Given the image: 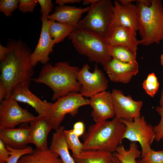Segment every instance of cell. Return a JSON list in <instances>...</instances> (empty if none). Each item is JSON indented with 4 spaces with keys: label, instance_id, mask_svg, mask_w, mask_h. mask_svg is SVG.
Listing matches in <instances>:
<instances>
[{
    "label": "cell",
    "instance_id": "obj_1",
    "mask_svg": "<svg viewBox=\"0 0 163 163\" xmlns=\"http://www.w3.org/2000/svg\"><path fill=\"white\" fill-rule=\"evenodd\" d=\"M8 51L0 61V101L9 97L13 88L23 83L30 88L34 74L31 59V48L21 39L7 42Z\"/></svg>",
    "mask_w": 163,
    "mask_h": 163
},
{
    "label": "cell",
    "instance_id": "obj_14",
    "mask_svg": "<svg viewBox=\"0 0 163 163\" xmlns=\"http://www.w3.org/2000/svg\"><path fill=\"white\" fill-rule=\"evenodd\" d=\"M90 98L89 105L93 109L91 116L95 123L115 117L111 93L106 91L96 94Z\"/></svg>",
    "mask_w": 163,
    "mask_h": 163
},
{
    "label": "cell",
    "instance_id": "obj_29",
    "mask_svg": "<svg viewBox=\"0 0 163 163\" xmlns=\"http://www.w3.org/2000/svg\"><path fill=\"white\" fill-rule=\"evenodd\" d=\"M6 146L11 152V155L6 163H18L22 156L32 153L33 150L30 146H27L25 148L21 149H13L7 145Z\"/></svg>",
    "mask_w": 163,
    "mask_h": 163
},
{
    "label": "cell",
    "instance_id": "obj_22",
    "mask_svg": "<svg viewBox=\"0 0 163 163\" xmlns=\"http://www.w3.org/2000/svg\"><path fill=\"white\" fill-rule=\"evenodd\" d=\"M76 163H113V153L97 150L83 151L78 155H72Z\"/></svg>",
    "mask_w": 163,
    "mask_h": 163
},
{
    "label": "cell",
    "instance_id": "obj_35",
    "mask_svg": "<svg viewBox=\"0 0 163 163\" xmlns=\"http://www.w3.org/2000/svg\"><path fill=\"white\" fill-rule=\"evenodd\" d=\"M10 155V151L0 139V163H6Z\"/></svg>",
    "mask_w": 163,
    "mask_h": 163
},
{
    "label": "cell",
    "instance_id": "obj_45",
    "mask_svg": "<svg viewBox=\"0 0 163 163\" xmlns=\"http://www.w3.org/2000/svg\"><path fill=\"white\" fill-rule=\"evenodd\" d=\"M137 163H144L142 161L141 159H138L137 160Z\"/></svg>",
    "mask_w": 163,
    "mask_h": 163
},
{
    "label": "cell",
    "instance_id": "obj_4",
    "mask_svg": "<svg viewBox=\"0 0 163 163\" xmlns=\"http://www.w3.org/2000/svg\"><path fill=\"white\" fill-rule=\"evenodd\" d=\"M140 44L148 46L159 44L163 40V5L161 0H151L148 6L137 1Z\"/></svg>",
    "mask_w": 163,
    "mask_h": 163
},
{
    "label": "cell",
    "instance_id": "obj_25",
    "mask_svg": "<svg viewBox=\"0 0 163 163\" xmlns=\"http://www.w3.org/2000/svg\"><path fill=\"white\" fill-rule=\"evenodd\" d=\"M73 26L51 20L49 31L55 44L62 42L74 30Z\"/></svg>",
    "mask_w": 163,
    "mask_h": 163
},
{
    "label": "cell",
    "instance_id": "obj_3",
    "mask_svg": "<svg viewBox=\"0 0 163 163\" xmlns=\"http://www.w3.org/2000/svg\"><path fill=\"white\" fill-rule=\"evenodd\" d=\"M126 126L116 117L90 125L83 135V150H102L113 153L121 145Z\"/></svg>",
    "mask_w": 163,
    "mask_h": 163
},
{
    "label": "cell",
    "instance_id": "obj_5",
    "mask_svg": "<svg viewBox=\"0 0 163 163\" xmlns=\"http://www.w3.org/2000/svg\"><path fill=\"white\" fill-rule=\"evenodd\" d=\"M89 7L74 30L89 31L107 40L114 26L113 4L110 0H97Z\"/></svg>",
    "mask_w": 163,
    "mask_h": 163
},
{
    "label": "cell",
    "instance_id": "obj_43",
    "mask_svg": "<svg viewBox=\"0 0 163 163\" xmlns=\"http://www.w3.org/2000/svg\"><path fill=\"white\" fill-rule=\"evenodd\" d=\"M113 163H122V162L117 158L114 156Z\"/></svg>",
    "mask_w": 163,
    "mask_h": 163
},
{
    "label": "cell",
    "instance_id": "obj_19",
    "mask_svg": "<svg viewBox=\"0 0 163 163\" xmlns=\"http://www.w3.org/2000/svg\"><path fill=\"white\" fill-rule=\"evenodd\" d=\"M136 35V31L131 28L115 25L107 40L110 46H124L136 52L140 43Z\"/></svg>",
    "mask_w": 163,
    "mask_h": 163
},
{
    "label": "cell",
    "instance_id": "obj_23",
    "mask_svg": "<svg viewBox=\"0 0 163 163\" xmlns=\"http://www.w3.org/2000/svg\"><path fill=\"white\" fill-rule=\"evenodd\" d=\"M18 163H63L59 155L51 150H42L36 148L32 153L22 156Z\"/></svg>",
    "mask_w": 163,
    "mask_h": 163
},
{
    "label": "cell",
    "instance_id": "obj_28",
    "mask_svg": "<svg viewBox=\"0 0 163 163\" xmlns=\"http://www.w3.org/2000/svg\"><path fill=\"white\" fill-rule=\"evenodd\" d=\"M159 83L155 74L152 73L149 74L143 82L142 87L146 93L152 97H154L157 92Z\"/></svg>",
    "mask_w": 163,
    "mask_h": 163
},
{
    "label": "cell",
    "instance_id": "obj_37",
    "mask_svg": "<svg viewBox=\"0 0 163 163\" xmlns=\"http://www.w3.org/2000/svg\"><path fill=\"white\" fill-rule=\"evenodd\" d=\"M82 1L81 0H56L55 1V3L59 5H63L67 4H74L79 3Z\"/></svg>",
    "mask_w": 163,
    "mask_h": 163
},
{
    "label": "cell",
    "instance_id": "obj_21",
    "mask_svg": "<svg viewBox=\"0 0 163 163\" xmlns=\"http://www.w3.org/2000/svg\"><path fill=\"white\" fill-rule=\"evenodd\" d=\"M65 128L61 126L55 130L52 137L49 149L57 154L63 163H76L69 153L64 133Z\"/></svg>",
    "mask_w": 163,
    "mask_h": 163
},
{
    "label": "cell",
    "instance_id": "obj_18",
    "mask_svg": "<svg viewBox=\"0 0 163 163\" xmlns=\"http://www.w3.org/2000/svg\"><path fill=\"white\" fill-rule=\"evenodd\" d=\"M30 131V125L26 123L18 128L0 129V139L11 148L23 149L29 143Z\"/></svg>",
    "mask_w": 163,
    "mask_h": 163
},
{
    "label": "cell",
    "instance_id": "obj_9",
    "mask_svg": "<svg viewBox=\"0 0 163 163\" xmlns=\"http://www.w3.org/2000/svg\"><path fill=\"white\" fill-rule=\"evenodd\" d=\"M0 103V129L14 128L20 124L30 123L36 117L20 106L10 95Z\"/></svg>",
    "mask_w": 163,
    "mask_h": 163
},
{
    "label": "cell",
    "instance_id": "obj_41",
    "mask_svg": "<svg viewBox=\"0 0 163 163\" xmlns=\"http://www.w3.org/2000/svg\"><path fill=\"white\" fill-rule=\"evenodd\" d=\"M140 2L142 3L145 5L149 6L151 5V0H139Z\"/></svg>",
    "mask_w": 163,
    "mask_h": 163
},
{
    "label": "cell",
    "instance_id": "obj_27",
    "mask_svg": "<svg viewBox=\"0 0 163 163\" xmlns=\"http://www.w3.org/2000/svg\"><path fill=\"white\" fill-rule=\"evenodd\" d=\"M65 139L68 148L72 152V155H78L83 151V143L81 142L78 136L74 133L72 129L65 130Z\"/></svg>",
    "mask_w": 163,
    "mask_h": 163
},
{
    "label": "cell",
    "instance_id": "obj_2",
    "mask_svg": "<svg viewBox=\"0 0 163 163\" xmlns=\"http://www.w3.org/2000/svg\"><path fill=\"white\" fill-rule=\"evenodd\" d=\"M80 69L66 61L59 62L54 66L48 63L42 67L38 77L32 78L35 82L44 84L53 91V101L72 92H79L81 86L77 80Z\"/></svg>",
    "mask_w": 163,
    "mask_h": 163
},
{
    "label": "cell",
    "instance_id": "obj_26",
    "mask_svg": "<svg viewBox=\"0 0 163 163\" xmlns=\"http://www.w3.org/2000/svg\"><path fill=\"white\" fill-rule=\"evenodd\" d=\"M110 53L113 59L126 63L137 62L136 52L123 46H110Z\"/></svg>",
    "mask_w": 163,
    "mask_h": 163
},
{
    "label": "cell",
    "instance_id": "obj_33",
    "mask_svg": "<svg viewBox=\"0 0 163 163\" xmlns=\"http://www.w3.org/2000/svg\"><path fill=\"white\" fill-rule=\"evenodd\" d=\"M36 0H20L18 5L19 10L23 13H32L37 5Z\"/></svg>",
    "mask_w": 163,
    "mask_h": 163
},
{
    "label": "cell",
    "instance_id": "obj_31",
    "mask_svg": "<svg viewBox=\"0 0 163 163\" xmlns=\"http://www.w3.org/2000/svg\"><path fill=\"white\" fill-rule=\"evenodd\" d=\"M141 160L144 163H163V150L155 151L151 149Z\"/></svg>",
    "mask_w": 163,
    "mask_h": 163
},
{
    "label": "cell",
    "instance_id": "obj_42",
    "mask_svg": "<svg viewBox=\"0 0 163 163\" xmlns=\"http://www.w3.org/2000/svg\"><path fill=\"white\" fill-rule=\"evenodd\" d=\"M159 104L160 106L163 107V87L161 91Z\"/></svg>",
    "mask_w": 163,
    "mask_h": 163
},
{
    "label": "cell",
    "instance_id": "obj_7",
    "mask_svg": "<svg viewBox=\"0 0 163 163\" xmlns=\"http://www.w3.org/2000/svg\"><path fill=\"white\" fill-rule=\"evenodd\" d=\"M89 99L76 92L58 99L53 103L49 116L53 129L56 130L60 127L66 114L75 117L78 113L80 107L89 105Z\"/></svg>",
    "mask_w": 163,
    "mask_h": 163
},
{
    "label": "cell",
    "instance_id": "obj_30",
    "mask_svg": "<svg viewBox=\"0 0 163 163\" xmlns=\"http://www.w3.org/2000/svg\"><path fill=\"white\" fill-rule=\"evenodd\" d=\"M19 0H1L0 11L7 17H11L12 12L18 8Z\"/></svg>",
    "mask_w": 163,
    "mask_h": 163
},
{
    "label": "cell",
    "instance_id": "obj_34",
    "mask_svg": "<svg viewBox=\"0 0 163 163\" xmlns=\"http://www.w3.org/2000/svg\"><path fill=\"white\" fill-rule=\"evenodd\" d=\"M40 4L41 9L40 12L42 13V16L48 18L50 13L53 7V5L51 0H36Z\"/></svg>",
    "mask_w": 163,
    "mask_h": 163
},
{
    "label": "cell",
    "instance_id": "obj_11",
    "mask_svg": "<svg viewBox=\"0 0 163 163\" xmlns=\"http://www.w3.org/2000/svg\"><path fill=\"white\" fill-rule=\"evenodd\" d=\"M111 95L115 117L130 121L140 116L142 101H135L130 95L126 96L121 91L116 89L112 91Z\"/></svg>",
    "mask_w": 163,
    "mask_h": 163
},
{
    "label": "cell",
    "instance_id": "obj_13",
    "mask_svg": "<svg viewBox=\"0 0 163 163\" xmlns=\"http://www.w3.org/2000/svg\"><path fill=\"white\" fill-rule=\"evenodd\" d=\"M10 95L17 102L27 104L34 108L38 115L49 117L53 103L41 100L29 90L23 83L16 85L12 89Z\"/></svg>",
    "mask_w": 163,
    "mask_h": 163
},
{
    "label": "cell",
    "instance_id": "obj_12",
    "mask_svg": "<svg viewBox=\"0 0 163 163\" xmlns=\"http://www.w3.org/2000/svg\"><path fill=\"white\" fill-rule=\"evenodd\" d=\"M42 25L38 43L31 55V59L34 67L40 62L44 65L50 60L49 56L53 51L55 43L50 34L49 29L51 20L45 17L41 16Z\"/></svg>",
    "mask_w": 163,
    "mask_h": 163
},
{
    "label": "cell",
    "instance_id": "obj_24",
    "mask_svg": "<svg viewBox=\"0 0 163 163\" xmlns=\"http://www.w3.org/2000/svg\"><path fill=\"white\" fill-rule=\"evenodd\" d=\"M113 154L122 163H137L136 159L141 155V152L138 149L136 142H132L128 150L121 145Z\"/></svg>",
    "mask_w": 163,
    "mask_h": 163
},
{
    "label": "cell",
    "instance_id": "obj_44",
    "mask_svg": "<svg viewBox=\"0 0 163 163\" xmlns=\"http://www.w3.org/2000/svg\"><path fill=\"white\" fill-rule=\"evenodd\" d=\"M161 65L163 66V53L161 56Z\"/></svg>",
    "mask_w": 163,
    "mask_h": 163
},
{
    "label": "cell",
    "instance_id": "obj_38",
    "mask_svg": "<svg viewBox=\"0 0 163 163\" xmlns=\"http://www.w3.org/2000/svg\"><path fill=\"white\" fill-rule=\"evenodd\" d=\"M8 51V48L6 46H3L0 43V61L3 60L6 57Z\"/></svg>",
    "mask_w": 163,
    "mask_h": 163
},
{
    "label": "cell",
    "instance_id": "obj_6",
    "mask_svg": "<svg viewBox=\"0 0 163 163\" xmlns=\"http://www.w3.org/2000/svg\"><path fill=\"white\" fill-rule=\"evenodd\" d=\"M68 37L78 53L86 56L91 62L103 66L112 59L107 40L92 33L74 30Z\"/></svg>",
    "mask_w": 163,
    "mask_h": 163
},
{
    "label": "cell",
    "instance_id": "obj_10",
    "mask_svg": "<svg viewBox=\"0 0 163 163\" xmlns=\"http://www.w3.org/2000/svg\"><path fill=\"white\" fill-rule=\"evenodd\" d=\"M88 63L80 69L77 80L81 85L79 93L83 97H91L98 93L106 91L108 87V81L102 71L95 64L93 72L89 71Z\"/></svg>",
    "mask_w": 163,
    "mask_h": 163
},
{
    "label": "cell",
    "instance_id": "obj_39",
    "mask_svg": "<svg viewBox=\"0 0 163 163\" xmlns=\"http://www.w3.org/2000/svg\"><path fill=\"white\" fill-rule=\"evenodd\" d=\"M97 0H82L83 5H86L90 4V5L95 2Z\"/></svg>",
    "mask_w": 163,
    "mask_h": 163
},
{
    "label": "cell",
    "instance_id": "obj_20",
    "mask_svg": "<svg viewBox=\"0 0 163 163\" xmlns=\"http://www.w3.org/2000/svg\"><path fill=\"white\" fill-rule=\"evenodd\" d=\"M89 8V6L79 8L65 5H58L55 8L54 12L49 15L48 19L75 27L80 20L82 15L88 12Z\"/></svg>",
    "mask_w": 163,
    "mask_h": 163
},
{
    "label": "cell",
    "instance_id": "obj_32",
    "mask_svg": "<svg viewBox=\"0 0 163 163\" xmlns=\"http://www.w3.org/2000/svg\"><path fill=\"white\" fill-rule=\"evenodd\" d=\"M155 110L161 117L160 122L153 127L155 135V140L157 142H159L163 140V107H157Z\"/></svg>",
    "mask_w": 163,
    "mask_h": 163
},
{
    "label": "cell",
    "instance_id": "obj_15",
    "mask_svg": "<svg viewBox=\"0 0 163 163\" xmlns=\"http://www.w3.org/2000/svg\"><path fill=\"white\" fill-rule=\"evenodd\" d=\"M103 66L110 80L116 82L128 83L139 71L137 62L126 63L112 59Z\"/></svg>",
    "mask_w": 163,
    "mask_h": 163
},
{
    "label": "cell",
    "instance_id": "obj_40",
    "mask_svg": "<svg viewBox=\"0 0 163 163\" xmlns=\"http://www.w3.org/2000/svg\"><path fill=\"white\" fill-rule=\"evenodd\" d=\"M118 1L122 5L128 4L132 3L133 2L135 1L133 0H120Z\"/></svg>",
    "mask_w": 163,
    "mask_h": 163
},
{
    "label": "cell",
    "instance_id": "obj_16",
    "mask_svg": "<svg viewBox=\"0 0 163 163\" xmlns=\"http://www.w3.org/2000/svg\"><path fill=\"white\" fill-rule=\"evenodd\" d=\"M30 123L29 143L34 144L39 149L44 151L49 149L47 137L53 129L49 117L38 115Z\"/></svg>",
    "mask_w": 163,
    "mask_h": 163
},
{
    "label": "cell",
    "instance_id": "obj_17",
    "mask_svg": "<svg viewBox=\"0 0 163 163\" xmlns=\"http://www.w3.org/2000/svg\"><path fill=\"white\" fill-rule=\"evenodd\" d=\"M113 11L114 26H123L138 31L139 15L136 5L132 3L122 5L118 0H115Z\"/></svg>",
    "mask_w": 163,
    "mask_h": 163
},
{
    "label": "cell",
    "instance_id": "obj_8",
    "mask_svg": "<svg viewBox=\"0 0 163 163\" xmlns=\"http://www.w3.org/2000/svg\"><path fill=\"white\" fill-rule=\"evenodd\" d=\"M120 120L126 127L124 139L138 142L141 148L142 158H143L150 152L151 145L155 139L153 127L148 124L142 116L135 118L132 121Z\"/></svg>",
    "mask_w": 163,
    "mask_h": 163
},
{
    "label": "cell",
    "instance_id": "obj_36",
    "mask_svg": "<svg viewBox=\"0 0 163 163\" xmlns=\"http://www.w3.org/2000/svg\"><path fill=\"white\" fill-rule=\"evenodd\" d=\"M85 128L84 123L82 121H78L74 124L72 129L74 133L79 137L84 133Z\"/></svg>",
    "mask_w": 163,
    "mask_h": 163
}]
</instances>
